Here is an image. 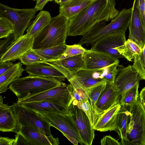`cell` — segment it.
Returning a JSON list of instances; mask_svg holds the SVG:
<instances>
[{"label": "cell", "mask_w": 145, "mask_h": 145, "mask_svg": "<svg viewBox=\"0 0 145 145\" xmlns=\"http://www.w3.org/2000/svg\"><path fill=\"white\" fill-rule=\"evenodd\" d=\"M115 0H95L69 20L67 35L84 36L97 24L115 18L119 12Z\"/></svg>", "instance_id": "6da1fadb"}, {"label": "cell", "mask_w": 145, "mask_h": 145, "mask_svg": "<svg viewBox=\"0 0 145 145\" xmlns=\"http://www.w3.org/2000/svg\"><path fill=\"white\" fill-rule=\"evenodd\" d=\"M63 83L55 78L29 75L14 80L10 84L8 89L15 95L18 102Z\"/></svg>", "instance_id": "7a4b0ae2"}, {"label": "cell", "mask_w": 145, "mask_h": 145, "mask_svg": "<svg viewBox=\"0 0 145 145\" xmlns=\"http://www.w3.org/2000/svg\"><path fill=\"white\" fill-rule=\"evenodd\" d=\"M69 20L59 14L51 21L35 39L33 49H39L65 44Z\"/></svg>", "instance_id": "3957f363"}, {"label": "cell", "mask_w": 145, "mask_h": 145, "mask_svg": "<svg viewBox=\"0 0 145 145\" xmlns=\"http://www.w3.org/2000/svg\"><path fill=\"white\" fill-rule=\"evenodd\" d=\"M132 13V7L124 8L108 25H105V21L97 24L82 36L78 44L92 45L105 35L119 30L126 31L130 24Z\"/></svg>", "instance_id": "277c9868"}, {"label": "cell", "mask_w": 145, "mask_h": 145, "mask_svg": "<svg viewBox=\"0 0 145 145\" xmlns=\"http://www.w3.org/2000/svg\"><path fill=\"white\" fill-rule=\"evenodd\" d=\"M127 106L130 113L127 128L130 145H145V109L139 96Z\"/></svg>", "instance_id": "5b68a950"}, {"label": "cell", "mask_w": 145, "mask_h": 145, "mask_svg": "<svg viewBox=\"0 0 145 145\" xmlns=\"http://www.w3.org/2000/svg\"><path fill=\"white\" fill-rule=\"evenodd\" d=\"M37 11L35 8L18 9L0 4V17L5 18L12 22L14 29L13 34L15 40L24 35Z\"/></svg>", "instance_id": "8992f818"}, {"label": "cell", "mask_w": 145, "mask_h": 145, "mask_svg": "<svg viewBox=\"0 0 145 145\" xmlns=\"http://www.w3.org/2000/svg\"><path fill=\"white\" fill-rule=\"evenodd\" d=\"M73 88L70 84L63 83L62 85L52 88L17 103H25L48 101L67 108H69L74 100L71 92Z\"/></svg>", "instance_id": "52a82bcc"}, {"label": "cell", "mask_w": 145, "mask_h": 145, "mask_svg": "<svg viewBox=\"0 0 145 145\" xmlns=\"http://www.w3.org/2000/svg\"><path fill=\"white\" fill-rule=\"evenodd\" d=\"M125 31L119 30L105 35L95 42L91 49L106 53L118 59L122 55L126 41Z\"/></svg>", "instance_id": "ba28073f"}, {"label": "cell", "mask_w": 145, "mask_h": 145, "mask_svg": "<svg viewBox=\"0 0 145 145\" xmlns=\"http://www.w3.org/2000/svg\"><path fill=\"white\" fill-rule=\"evenodd\" d=\"M13 105L19 125L29 126L47 136L52 135L50 124L37 113L17 103H14Z\"/></svg>", "instance_id": "9c48e42d"}, {"label": "cell", "mask_w": 145, "mask_h": 145, "mask_svg": "<svg viewBox=\"0 0 145 145\" xmlns=\"http://www.w3.org/2000/svg\"><path fill=\"white\" fill-rule=\"evenodd\" d=\"M36 112L48 122L51 127H55L63 135L66 134L75 138L80 144H83L71 115L53 113Z\"/></svg>", "instance_id": "30bf717a"}, {"label": "cell", "mask_w": 145, "mask_h": 145, "mask_svg": "<svg viewBox=\"0 0 145 145\" xmlns=\"http://www.w3.org/2000/svg\"><path fill=\"white\" fill-rule=\"evenodd\" d=\"M106 68L99 70L82 69L78 71L68 81L74 89L82 88L87 90L99 83L106 81Z\"/></svg>", "instance_id": "8fae6325"}, {"label": "cell", "mask_w": 145, "mask_h": 145, "mask_svg": "<svg viewBox=\"0 0 145 145\" xmlns=\"http://www.w3.org/2000/svg\"><path fill=\"white\" fill-rule=\"evenodd\" d=\"M70 109L83 144L91 145L94 138L95 130L87 116L83 110L72 104Z\"/></svg>", "instance_id": "7c38bea8"}, {"label": "cell", "mask_w": 145, "mask_h": 145, "mask_svg": "<svg viewBox=\"0 0 145 145\" xmlns=\"http://www.w3.org/2000/svg\"><path fill=\"white\" fill-rule=\"evenodd\" d=\"M114 85L118 91L121 98L129 89L141 80L138 73L132 66L124 67L118 65Z\"/></svg>", "instance_id": "4fadbf2b"}, {"label": "cell", "mask_w": 145, "mask_h": 145, "mask_svg": "<svg viewBox=\"0 0 145 145\" xmlns=\"http://www.w3.org/2000/svg\"><path fill=\"white\" fill-rule=\"evenodd\" d=\"M34 39V37L27 33L16 39L0 57V62L14 61L20 59L27 51L33 48Z\"/></svg>", "instance_id": "5bb4252c"}, {"label": "cell", "mask_w": 145, "mask_h": 145, "mask_svg": "<svg viewBox=\"0 0 145 145\" xmlns=\"http://www.w3.org/2000/svg\"><path fill=\"white\" fill-rule=\"evenodd\" d=\"M86 69L99 70L112 65L118 64V59L104 52L93 50H86L83 54Z\"/></svg>", "instance_id": "9a60e30c"}, {"label": "cell", "mask_w": 145, "mask_h": 145, "mask_svg": "<svg viewBox=\"0 0 145 145\" xmlns=\"http://www.w3.org/2000/svg\"><path fill=\"white\" fill-rule=\"evenodd\" d=\"M120 96L118 91L114 84L107 83L95 105L94 114L95 123L101 114L120 99Z\"/></svg>", "instance_id": "2e32d148"}, {"label": "cell", "mask_w": 145, "mask_h": 145, "mask_svg": "<svg viewBox=\"0 0 145 145\" xmlns=\"http://www.w3.org/2000/svg\"><path fill=\"white\" fill-rule=\"evenodd\" d=\"M129 39L136 42L142 50L145 45V31L142 26L138 7V0H134L129 26Z\"/></svg>", "instance_id": "e0dca14e"}, {"label": "cell", "mask_w": 145, "mask_h": 145, "mask_svg": "<svg viewBox=\"0 0 145 145\" xmlns=\"http://www.w3.org/2000/svg\"><path fill=\"white\" fill-rule=\"evenodd\" d=\"M0 96V131L2 132H19V127L14 113L13 104L11 106L3 103Z\"/></svg>", "instance_id": "ac0fdd59"}, {"label": "cell", "mask_w": 145, "mask_h": 145, "mask_svg": "<svg viewBox=\"0 0 145 145\" xmlns=\"http://www.w3.org/2000/svg\"><path fill=\"white\" fill-rule=\"evenodd\" d=\"M19 132L28 140L29 145H58V138H54L52 135L47 136L34 129L30 126L19 125Z\"/></svg>", "instance_id": "d6986e66"}, {"label": "cell", "mask_w": 145, "mask_h": 145, "mask_svg": "<svg viewBox=\"0 0 145 145\" xmlns=\"http://www.w3.org/2000/svg\"><path fill=\"white\" fill-rule=\"evenodd\" d=\"M120 100L101 115L96 121L94 129L100 132L115 131V123L117 113L121 107Z\"/></svg>", "instance_id": "ffe728a7"}, {"label": "cell", "mask_w": 145, "mask_h": 145, "mask_svg": "<svg viewBox=\"0 0 145 145\" xmlns=\"http://www.w3.org/2000/svg\"><path fill=\"white\" fill-rule=\"evenodd\" d=\"M17 103L36 112L53 113L72 115L70 107L67 108L48 101Z\"/></svg>", "instance_id": "44dd1931"}, {"label": "cell", "mask_w": 145, "mask_h": 145, "mask_svg": "<svg viewBox=\"0 0 145 145\" xmlns=\"http://www.w3.org/2000/svg\"><path fill=\"white\" fill-rule=\"evenodd\" d=\"M25 70L30 76L54 77L61 81L64 80L66 78L63 74L55 67L45 63L26 65Z\"/></svg>", "instance_id": "7402d4cb"}, {"label": "cell", "mask_w": 145, "mask_h": 145, "mask_svg": "<svg viewBox=\"0 0 145 145\" xmlns=\"http://www.w3.org/2000/svg\"><path fill=\"white\" fill-rule=\"evenodd\" d=\"M130 113L127 106L122 105L117 113L115 123V131L121 139L122 145H130L127 137V123Z\"/></svg>", "instance_id": "603a6c76"}, {"label": "cell", "mask_w": 145, "mask_h": 145, "mask_svg": "<svg viewBox=\"0 0 145 145\" xmlns=\"http://www.w3.org/2000/svg\"><path fill=\"white\" fill-rule=\"evenodd\" d=\"M95 0H71L60 5L59 14L69 20L73 18Z\"/></svg>", "instance_id": "cb8c5ba5"}, {"label": "cell", "mask_w": 145, "mask_h": 145, "mask_svg": "<svg viewBox=\"0 0 145 145\" xmlns=\"http://www.w3.org/2000/svg\"><path fill=\"white\" fill-rule=\"evenodd\" d=\"M83 54H80L50 63L63 67L74 76L79 70L86 69Z\"/></svg>", "instance_id": "d4e9b609"}, {"label": "cell", "mask_w": 145, "mask_h": 145, "mask_svg": "<svg viewBox=\"0 0 145 145\" xmlns=\"http://www.w3.org/2000/svg\"><path fill=\"white\" fill-rule=\"evenodd\" d=\"M24 70L21 63L13 64L8 70L0 75V93L5 92L8 87L14 80L20 78Z\"/></svg>", "instance_id": "484cf974"}, {"label": "cell", "mask_w": 145, "mask_h": 145, "mask_svg": "<svg viewBox=\"0 0 145 145\" xmlns=\"http://www.w3.org/2000/svg\"><path fill=\"white\" fill-rule=\"evenodd\" d=\"M50 13L41 10L37 15L26 30L27 33L35 39L41 31L50 23L51 20Z\"/></svg>", "instance_id": "4316f807"}, {"label": "cell", "mask_w": 145, "mask_h": 145, "mask_svg": "<svg viewBox=\"0 0 145 145\" xmlns=\"http://www.w3.org/2000/svg\"><path fill=\"white\" fill-rule=\"evenodd\" d=\"M67 45L65 44L51 47L39 49H33L46 62L52 63L58 60L66 50Z\"/></svg>", "instance_id": "83f0119b"}, {"label": "cell", "mask_w": 145, "mask_h": 145, "mask_svg": "<svg viewBox=\"0 0 145 145\" xmlns=\"http://www.w3.org/2000/svg\"><path fill=\"white\" fill-rule=\"evenodd\" d=\"M107 84V82L105 81L94 85L87 90L89 100L93 113L95 104L106 88Z\"/></svg>", "instance_id": "f1b7e54d"}, {"label": "cell", "mask_w": 145, "mask_h": 145, "mask_svg": "<svg viewBox=\"0 0 145 145\" xmlns=\"http://www.w3.org/2000/svg\"><path fill=\"white\" fill-rule=\"evenodd\" d=\"M142 50L139 46L132 40L128 39L125 43L122 55L128 61H132L134 59V56L140 54Z\"/></svg>", "instance_id": "f546056e"}, {"label": "cell", "mask_w": 145, "mask_h": 145, "mask_svg": "<svg viewBox=\"0 0 145 145\" xmlns=\"http://www.w3.org/2000/svg\"><path fill=\"white\" fill-rule=\"evenodd\" d=\"M132 67L138 73L141 80H145V45L140 54L134 56Z\"/></svg>", "instance_id": "4dcf8cb0"}, {"label": "cell", "mask_w": 145, "mask_h": 145, "mask_svg": "<svg viewBox=\"0 0 145 145\" xmlns=\"http://www.w3.org/2000/svg\"><path fill=\"white\" fill-rule=\"evenodd\" d=\"M22 63L26 65L46 62L45 59L33 49L27 51L20 59Z\"/></svg>", "instance_id": "1f68e13d"}, {"label": "cell", "mask_w": 145, "mask_h": 145, "mask_svg": "<svg viewBox=\"0 0 145 145\" xmlns=\"http://www.w3.org/2000/svg\"><path fill=\"white\" fill-rule=\"evenodd\" d=\"M139 83L138 82L129 89L120 100L121 106H128L139 96L138 89Z\"/></svg>", "instance_id": "d6a6232c"}, {"label": "cell", "mask_w": 145, "mask_h": 145, "mask_svg": "<svg viewBox=\"0 0 145 145\" xmlns=\"http://www.w3.org/2000/svg\"><path fill=\"white\" fill-rule=\"evenodd\" d=\"M72 104L76 105L85 113L89 120L93 128L94 129L95 120L94 113L89 100L85 102L74 100Z\"/></svg>", "instance_id": "836d02e7"}, {"label": "cell", "mask_w": 145, "mask_h": 145, "mask_svg": "<svg viewBox=\"0 0 145 145\" xmlns=\"http://www.w3.org/2000/svg\"><path fill=\"white\" fill-rule=\"evenodd\" d=\"M13 31L12 22L5 18L0 17V38L7 37L13 34Z\"/></svg>", "instance_id": "e575fe53"}, {"label": "cell", "mask_w": 145, "mask_h": 145, "mask_svg": "<svg viewBox=\"0 0 145 145\" xmlns=\"http://www.w3.org/2000/svg\"><path fill=\"white\" fill-rule=\"evenodd\" d=\"M86 50L82 46V45L78 44L71 45H68L65 52L61 57L57 61L80 54H84Z\"/></svg>", "instance_id": "d590c367"}, {"label": "cell", "mask_w": 145, "mask_h": 145, "mask_svg": "<svg viewBox=\"0 0 145 145\" xmlns=\"http://www.w3.org/2000/svg\"><path fill=\"white\" fill-rule=\"evenodd\" d=\"M119 64H114L108 67L107 73L104 78L105 80L108 83L112 84H114L117 74V67Z\"/></svg>", "instance_id": "8d00e7d4"}, {"label": "cell", "mask_w": 145, "mask_h": 145, "mask_svg": "<svg viewBox=\"0 0 145 145\" xmlns=\"http://www.w3.org/2000/svg\"><path fill=\"white\" fill-rule=\"evenodd\" d=\"M13 34L10 35L4 39L0 40V57L8 49L15 41Z\"/></svg>", "instance_id": "74e56055"}, {"label": "cell", "mask_w": 145, "mask_h": 145, "mask_svg": "<svg viewBox=\"0 0 145 145\" xmlns=\"http://www.w3.org/2000/svg\"><path fill=\"white\" fill-rule=\"evenodd\" d=\"M138 3L142 24L145 31V0H138Z\"/></svg>", "instance_id": "f35d334b"}, {"label": "cell", "mask_w": 145, "mask_h": 145, "mask_svg": "<svg viewBox=\"0 0 145 145\" xmlns=\"http://www.w3.org/2000/svg\"><path fill=\"white\" fill-rule=\"evenodd\" d=\"M101 145H121V143L118 140L113 138L110 135H106L104 136L101 139Z\"/></svg>", "instance_id": "ab89813d"}, {"label": "cell", "mask_w": 145, "mask_h": 145, "mask_svg": "<svg viewBox=\"0 0 145 145\" xmlns=\"http://www.w3.org/2000/svg\"><path fill=\"white\" fill-rule=\"evenodd\" d=\"M29 145L28 140L20 132L15 135V138L13 145Z\"/></svg>", "instance_id": "60d3db41"}, {"label": "cell", "mask_w": 145, "mask_h": 145, "mask_svg": "<svg viewBox=\"0 0 145 145\" xmlns=\"http://www.w3.org/2000/svg\"><path fill=\"white\" fill-rule=\"evenodd\" d=\"M13 65L10 61L0 62V75L8 70Z\"/></svg>", "instance_id": "b9f144b4"}, {"label": "cell", "mask_w": 145, "mask_h": 145, "mask_svg": "<svg viewBox=\"0 0 145 145\" xmlns=\"http://www.w3.org/2000/svg\"><path fill=\"white\" fill-rule=\"evenodd\" d=\"M54 0H33L36 1L35 8L37 11L41 10L44 6L49 1H52Z\"/></svg>", "instance_id": "7bdbcfd3"}, {"label": "cell", "mask_w": 145, "mask_h": 145, "mask_svg": "<svg viewBox=\"0 0 145 145\" xmlns=\"http://www.w3.org/2000/svg\"><path fill=\"white\" fill-rule=\"evenodd\" d=\"M14 140L15 139L13 138L1 137H0V145H13Z\"/></svg>", "instance_id": "ee69618b"}, {"label": "cell", "mask_w": 145, "mask_h": 145, "mask_svg": "<svg viewBox=\"0 0 145 145\" xmlns=\"http://www.w3.org/2000/svg\"><path fill=\"white\" fill-rule=\"evenodd\" d=\"M74 100H76L78 101H82V99L76 90L73 88L71 92Z\"/></svg>", "instance_id": "f6af8a7d"}, {"label": "cell", "mask_w": 145, "mask_h": 145, "mask_svg": "<svg viewBox=\"0 0 145 145\" xmlns=\"http://www.w3.org/2000/svg\"><path fill=\"white\" fill-rule=\"evenodd\" d=\"M139 97L141 103L142 104H145V87L141 90L139 94Z\"/></svg>", "instance_id": "bcb514c9"}, {"label": "cell", "mask_w": 145, "mask_h": 145, "mask_svg": "<svg viewBox=\"0 0 145 145\" xmlns=\"http://www.w3.org/2000/svg\"><path fill=\"white\" fill-rule=\"evenodd\" d=\"M70 142L74 145H78V141L75 138L73 137L66 134L63 135Z\"/></svg>", "instance_id": "7dc6e473"}, {"label": "cell", "mask_w": 145, "mask_h": 145, "mask_svg": "<svg viewBox=\"0 0 145 145\" xmlns=\"http://www.w3.org/2000/svg\"><path fill=\"white\" fill-rule=\"evenodd\" d=\"M71 0H54V1L56 3L60 5L61 4Z\"/></svg>", "instance_id": "c3c4849f"}, {"label": "cell", "mask_w": 145, "mask_h": 145, "mask_svg": "<svg viewBox=\"0 0 145 145\" xmlns=\"http://www.w3.org/2000/svg\"><path fill=\"white\" fill-rule=\"evenodd\" d=\"M143 104V106H144V108L145 109V104Z\"/></svg>", "instance_id": "681fc988"}]
</instances>
